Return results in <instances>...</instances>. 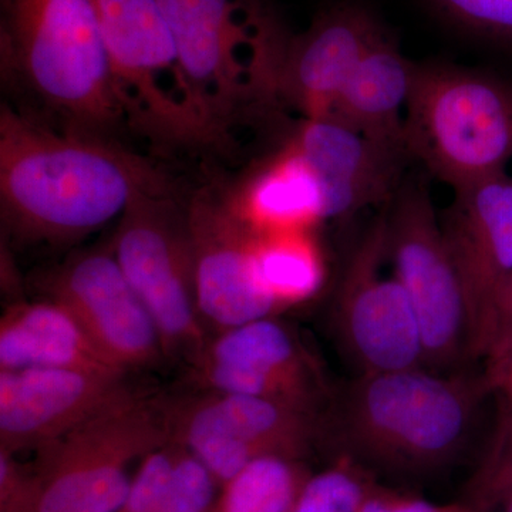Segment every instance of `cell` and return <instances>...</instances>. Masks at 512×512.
Wrapping results in <instances>:
<instances>
[{
	"label": "cell",
	"instance_id": "cell-1",
	"mask_svg": "<svg viewBox=\"0 0 512 512\" xmlns=\"http://www.w3.org/2000/svg\"><path fill=\"white\" fill-rule=\"evenodd\" d=\"M153 194H171L167 178L109 136L53 127L2 104L0 202L16 237L73 241Z\"/></svg>",
	"mask_w": 512,
	"mask_h": 512
},
{
	"label": "cell",
	"instance_id": "cell-2",
	"mask_svg": "<svg viewBox=\"0 0 512 512\" xmlns=\"http://www.w3.org/2000/svg\"><path fill=\"white\" fill-rule=\"evenodd\" d=\"M488 390L485 375L441 376L423 367L366 373L340 396L333 427L363 460L423 473L463 450Z\"/></svg>",
	"mask_w": 512,
	"mask_h": 512
},
{
	"label": "cell",
	"instance_id": "cell-3",
	"mask_svg": "<svg viewBox=\"0 0 512 512\" xmlns=\"http://www.w3.org/2000/svg\"><path fill=\"white\" fill-rule=\"evenodd\" d=\"M201 109L232 140L252 113L278 109L292 33L268 0H157Z\"/></svg>",
	"mask_w": 512,
	"mask_h": 512
},
{
	"label": "cell",
	"instance_id": "cell-4",
	"mask_svg": "<svg viewBox=\"0 0 512 512\" xmlns=\"http://www.w3.org/2000/svg\"><path fill=\"white\" fill-rule=\"evenodd\" d=\"M0 56L64 127L110 137L127 124L93 0H0Z\"/></svg>",
	"mask_w": 512,
	"mask_h": 512
},
{
	"label": "cell",
	"instance_id": "cell-5",
	"mask_svg": "<svg viewBox=\"0 0 512 512\" xmlns=\"http://www.w3.org/2000/svg\"><path fill=\"white\" fill-rule=\"evenodd\" d=\"M404 146L454 191L505 174L512 160V82L453 63H414Z\"/></svg>",
	"mask_w": 512,
	"mask_h": 512
},
{
	"label": "cell",
	"instance_id": "cell-6",
	"mask_svg": "<svg viewBox=\"0 0 512 512\" xmlns=\"http://www.w3.org/2000/svg\"><path fill=\"white\" fill-rule=\"evenodd\" d=\"M127 126L170 150H225L201 109L157 0H93Z\"/></svg>",
	"mask_w": 512,
	"mask_h": 512
},
{
	"label": "cell",
	"instance_id": "cell-7",
	"mask_svg": "<svg viewBox=\"0 0 512 512\" xmlns=\"http://www.w3.org/2000/svg\"><path fill=\"white\" fill-rule=\"evenodd\" d=\"M386 215L387 255L416 313L426 365L453 369L471 357L467 303L427 184L404 178Z\"/></svg>",
	"mask_w": 512,
	"mask_h": 512
},
{
	"label": "cell",
	"instance_id": "cell-8",
	"mask_svg": "<svg viewBox=\"0 0 512 512\" xmlns=\"http://www.w3.org/2000/svg\"><path fill=\"white\" fill-rule=\"evenodd\" d=\"M111 249L156 323L165 356L194 365L207 346V326L195 296L187 217L173 192L133 202L120 217Z\"/></svg>",
	"mask_w": 512,
	"mask_h": 512
},
{
	"label": "cell",
	"instance_id": "cell-9",
	"mask_svg": "<svg viewBox=\"0 0 512 512\" xmlns=\"http://www.w3.org/2000/svg\"><path fill=\"white\" fill-rule=\"evenodd\" d=\"M386 207L349 255L336 293L340 342L362 375L426 365L412 302L399 279L382 272L389 259Z\"/></svg>",
	"mask_w": 512,
	"mask_h": 512
},
{
	"label": "cell",
	"instance_id": "cell-10",
	"mask_svg": "<svg viewBox=\"0 0 512 512\" xmlns=\"http://www.w3.org/2000/svg\"><path fill=\"white\" fill-rule=\"evenodd\" d=\"M195 296L205 326L222 330L284 311L256 274V234L229 204L227 192L204 188L187 210Z\"/></svg>",
	"mask_w": 512,
	"mask_h": 512
},
{
	"label": "cell",
	"instance_id": "cell-11",
	"mask_svg": "<svg viewBox=\"0 0 512 512\" xmlns=\"http://www.w3.org/2000/svg\"><path fill=\"white\" fill-rule=\"evenodd\" d=\"M440 224L466 296L471 357H487L495 303L512 275V178L454 191Z\"/></svg>",
	"mask_w": 512,
	"mask_h": 512
},
{
	"label": "cell",
	"instance_id": "cell-12",
	"mask_svg": "<svg viewBox=\"0 0 512 512\" xmlns=\"http://www.w3.org/2000/svg\"><path fill=\"white\" fill-rule=\"evenodd\" d=\"M47 298L73 313L94 345L123 372L154 366L163 340L113 249L74 256L50 279Z\"/></svg>",
	"mask_w": 512,
	"mask_h": 512
},
{
	"label": "cell",
	"instance_id": "cell-13",
	"mask_svg": "<svg viewBox=\"0 0 512 512\" xmlns=\"http://www.w3.org/2000/svg\"><path fill=\"white\" fill-rule=\"evenodd\" d=\"M195 373L211 392L276 400L319 410L325 384L311 355L274 318L222 330L208 340Z\"/></svg>",
	"mask_w": 512,
	"mask_h": 512
},
{
	"label": "cell",
	"instance_id": "cell-14",
	"mask_svg": "<svg viewBox=\"0 0 512 512\" xmlns=\"http://www.w3.org/2000/svg\"><path fill=\"white\" fill-rule=\"evenodd\" d=\"M387 32L365 0H338L305 32L289 37L279 80L281 106L302 119L328 116L357 64Z\"/></svg>",
	"mask_w": 512,
	"mask_h": 512
},
{
	"label": "cell",
	"instance_id": "cell-15",
	"mask_svg": "<svg viewBox=\"0 0 512 512\" xmlns=\"http://www.w3.org/2000/svg\"><path fill=\"white\" fill-rule=\"evenodd\" d=\"M288 141L318 184L325 221L389 205L412 160L406 151L376 143L330 116L302 119Z\"/></svg>",
	"mask_w": 512,
	"mask_h": 512
},
{
	"label": "cell",
	"instance_id": "cell-16",
	"mask_svg": "<svg viewBox=\"0 0 512 512\" xmlns=\"http://www.w3.org/2000/svg\"><path fill=\"white\" fill-rule=\"evenodd\" d=\"M130 387L126 376L76 369L0 370L2 450L62 439Z\"/></svg>",
	"mask_w": 512,
	"mask_h": 512
},
{
	"label": "cell",
	"instance_id": "cell-17",
	"mask_svg": "<svg viewBox=\"0 0 512 512\" xmlns=\"http://www.w3.org/2000/svg\"><path fill=\"white\" fill-rule=\"evenodd\" d=\"M171 429L227 437L248 448L254 457L295 458L326 433V423L318 410L308 407L210 392L180 414L171 413Z\"/></svg>",
	"mask_w": 512,
	"mask_h": 512
},
{
	"label": "cell",
	"instance_id": "cell-18",
	"mask_svg": "<svg viewBox=\"0 0 512 512\" xmlns=\"http://www.w3.org/2000/svg\"><path fill=\"white\" fill-rule=\"evenodd\" d=\"M76 369L123 375L69 309L47 298L9 306L0 319V370Z\"/></svg>",
	"mask_w": 512,
	"mask_h": 512
},
{
	"label": "cell",
	"instance_id": "cell-19",
	"mask_svg": "<svg viewBox=\"0 0 512 512\" xmlns=\"http://www.w3.org/2000/svg\"><path fill=\"white\" fill-rule=\"evenodd\" d=\"M413 72L414 62L400 52L387 30L357 64L328 116L376 143L407 153L403 111Z\"/></svg>",
	"mask_w": 512,
	"mask_h": 512
},
{
	"label": "cell",
	"instance_id": "cell-20",
	"mask_svg": "<svg viewBox=\"0 0 512 512\" xmlns=\"http://www.w3.org/2000/svg\"><path fill=\"white\" fill-rule=\"evenodd\" d=\"M227 197L255 234L315 229L325 221L318 184L289 141L256 165Z\"/></svg>",
	"mask_w": 512,
	"mask_h": 512
},
{
	"label": "cell",
	"instance_id": "cell-21",
	"mask_svg": "<svg viewBox=\"0 0 512 512\" xmlns=\"http://www.w3.org/2000/svg\"><path fill=\"white\" fill-rule=\"evenodd\" d=\"M256 274L282 308L312 299L328 278L326 256L315 229L256 234Z\"/></svg>",
	"mask_w": 512,
	"mask_h": 512
},
{
	"label": "cell",
	"instance_id": "cell-22",
	"mask_svg": "<svg viewBox=\"0 0 512 512\" xmlns=\"http://www.w3.org/2000/svg\"><path fill=\"white\" fill-rule=\"evenodd\" d=\"M306 481L292 457H256L228 481L222 512H291Z\"/></svg>",
	"mask_w": 512,
	"mask_h": 512
},
{
	"label": "cell",
	"instance_id": "cell-23",
	"mask_svg": "<svg viewBox=\"0 0 512 512\" xmlns=\"http://www.w3.org/2000/svg\"><path fill=\"white\" fill-rule=\"evenodd\" d=\"M468 495V503L485 512L512 495V403L505 399H501L490 443L471 478Z\"/></svg>",
	"mask_w": 512,
	"mask_h": 512
},
{
	"label": "cell",
	"instance_id": "cell-24",
	"mask_svg": "<svg viewBox=\"0 0 512 512\" xmlns=\"http://www.w3.org/2000/svg\"><path fill=\"white\" fill-rule=\"evenodd\" d=\"M431 15L461 35L512 47V0H423Z\"/></svg>",
	"mask_w": 512,
	"mask_h": 512
},
{
	"label": "cell",
	"instance_id": "cell-25",
	"mask_svg": "<svg viewBox=\"0 0 512 512\" xmlns=\"http://www.w3.org/2000/svg\"><path fill=\"white\" fill-rule=\"evenodd\" d=\"M373 483L342 463L308 478L291 512H359Z\"/></svg>",
	"mask_w": 512,
	"mask_h": 512
},
{
	"label": "cell",
	"instance_id": "cell-26",
	"mask_svg": "<svg viewBox=\"0 0 512 512\" xmlns=\"http://www.w3.org/2000/svg\"><path fill=\"white\" fill-rule=\"evenodd\" d=\"M215 476L204 464L183 448L175 453L160 512H205L214 498Z\"/></svg>",
	"mask_w": 512,
	"mask_h": 512
},
{
	"label": "cell",
	"instance_id": "cell-27",
	"mask_svg": "<svg viewBox=\"0 0 512 512\" xmlns=\"http://www.w3.org/2000/svg\"><path fill=\"white\" fill-rule=\"evenodd\" d=\"M175 453L171 448H156L144 458L137 476L130 483L127 500L120 512H160Z\"/></svg>",
	"mask_w": 512,
	"mask_h": 512
},
{
	"label": "cell",
	"instance_id": "cell-28",
	"mask_svg": "<svg viewBox=\"0 0 512 512\" xmlns=\"http://www.w3.org/2000/svg\"><path fill=\"white\" fill-rule=\"evenodd\" d=\"M130 483L123 468H117L67 495L46 512H120Z\"/></svg>",
	"mask_w": 512,
	"mask_h": 512
},
{
	"label": "cell",
	"instance_id": "cell-29",
	"mask_svg": "<svg viewBox=\"0 0 512 512\" xmlns=\"http://www.w3.org/2000/svg\"><path fill=\"white\" fill-rule=\"evenodd\" d=\"M359 512H485L476 505L434 504L372 484Z\"/></svg>",
	"mask_w": 512,
	"mask_h": 512
},
{
	"label": "cell",
	"instance_id": "cell-30",
	"mask_svg": "<svg viewBox=\"0 0 512 512\" xmlns=\"http://www.w3.org/2000/svg\"><path fill=\"white\" fill-rule=\"evenodd\" d=\"M512 339V275L505 282L503 291L495 303L493 330H491L490 352L487 360L507 345Z\"/></svg>",
	"mask_w": 512,
	"mask_h": 512
},
{
	"label": "cell",
	"instance_id": "cell-31",
	"mask_svg": "<svg viewBox=\"0 0 512 512\" xmlns=\"http://www.w3.org/2000/svg\"><path fill=\"white\" fill-rule=\"evenodd\" d=\"M485 377L491 390H497L501 399L512 403V359L491 360Z\"/></svg>",
	"mask_w": 512,
	"mask_h": 512
},
{
	"label": "cell",
	"instance_id": "cell-32",
	"mask_svg": "<svg viewBox=\"0 0 512 512\" xmlns=\"http://www.w3.org/2000/svg\"><path fill=\"white\" fill-rule=\"evenodd\" d=\"M498 359H512V339L507 343V345L504 346L503 349L500 350V352H497L494 356H491L490 359H488V362Z\"/></svg>",
	"mask_w": 512,
	"mask_h": 512
},
{
	"label": "cell",
	"instance_id": "cell-33",
	"mask_svg": "<svg viewBox=\"0 0 512 512\" xmlns=\"http://www.w3.org/2000/svg\"><path fill=\"white\" fill-rule=\"evenodd\" d=\"M497 508H500V512H512V495L501 501Z\"/></svg>",
	"mask_w": 512,
	"mask_h": 512
}]
</instances>
